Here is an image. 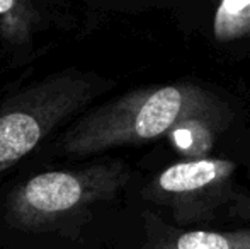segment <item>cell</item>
<instances>
[{
  "mask_svg": "<svg viewBox=\"0 0 250 249\" xmlns=\"http://www.w3.org/2000/svg\"><path fill=\"white\" fill-rule=\"evenodd\" d=\"M196 10L206 38L223 53H240L250 48V0H196L182 12Z\"/></svg>",
  "mask_w": 250,
  "mask_h": 249,
  "instance_id": "cell-6",
  "label": "cell"
},
{
  "mask_svg": "<svg viewBox=\"0 0 250 249\" xmlns=\"http://www.w3.org/2000/svg\"><path fill=\"white\" fill-rule=\"evenodd\" d=\"M96 75L65 70L17 92L0 106V173L107 89Z\"/></svg>",
  "mask_w": 250,
  "mask_h": 249,
  "instance_id": "cell-3",
  "label": "cell"
},
{
  "mask_svg": "<svg viewBox=\"0 0 250 249\" xmlns=\"http://www.w3.org/2000/svg\"><path fill=\"white\" fill-rule=\"evenodd\" d=\"M237 166L228 159L201 157L179 160L165 167L146 186V198L167 206L177 226L213 222L242 215L235 205L249 202V195L235 183ZM240 206V205H238ZM244 210L249 208L242 206Z\"/></svg>",
  "mask_w": 250,
  "mask_h": 249,
  "instance_id": "cell-4",
  "label": "cell"
},
{
  "mask_svg": "<svg viewBox=\"0 0 250 249\" xmlns=\"http://www.w3.org/2000/svg\"><path fill=\"white\" fill-rule=\"evenodd\" d=\"M73 0H0V40L9 53L27 57L36 40L70 17Z\"/></svg>",
  "mask_w": 250,
  "mask_h": 249,
  "instance_id": "cell-5",
  "label": "cell"
},
{
  "mask_svg": "<svg viewBox=\"0 0 250 249\" xmlns=\"http://www.w3.org/2000/svg\"><path fill=\"white\" fill-rule=\"evenodd\" d=\"M230 114L228 106L191 114L179 121L167 133L165 140L182 157V160L208 157L216 138L221 135V130L228 125Z\"/></svg>",
  "mask_w": 250,
  "mask_h": 249,
  "instance_id": "cell-7",
  "label": "cell"
},
{
  "mask_svg": "<svg viewBox=\"0 0 250 249\" xmlns=\"http://www.w3.org/2000/svg\"><path fill=\"white\" fill-rule=\"evenodd\" d=\"M128 180V166L119 160L41 173L14 189L7 202V220L26 230L62 226L96 203L112 200Z\"/></svg>",
  "mask_w": 250,
  "mask_h": 249,
  "instance_id": "cell-2",
  "label": "cell"
},
{
  "mask_svg": "<svg viewBox=\"0 0 250 249\" xmlns=\"http://www.w3.org/2000/svg\"><path fill=\"white\" fill-rule=\"evenodd\" d=\"M227 108L198 82H174L129 91L82 116L62 138L66 156L85 157L121 145L165 138L184 118Z\"/></svg>",
  "mask_w": 250,
  "mask_h": 249,
  "instance_id": "cell-1",
  "label": "cell"
},
{
  "mask_svg": "<svg viewBox=\"0 0 250 249\" xmlns=\"http://www.w3.org/2000/svg\"><path fill=\"white\" fill-rule=\"evenodd\" d=\"M140 249H168L165 244H162L160 241H157V239H153V237H150L148 236V241H146V244L143 248H140Z\"/></svg>",
  "mask_w": 250,
  "mask_h": 249,
  "instance_id": "cell-10",
  "label": "cell"
},
{
  "mask_svg": "<svg viewBox=\"0 0 250 249\" xmlns=\"http://www.w3.org/2000/svg\"><path fill=\"white\" fill-rule=\"evenodd\" d=\"M102 7L116 10H126V12H135V10H146V9H172L184 10L196 0H94Z\"/></svg>",
  "mask_w": 250,
  "mask_h": 249,
  "instance_id": "cell-9",
  "label": "cell"
},
{
  "mask_svg": "<svg viewBox=\"0 0 250 249\" xmlns=\"http://www.w3.org/2000/svg\"><path fill=\"white\" fill-rule=\"evenodd\" d=\"M148 236L168 249H250V229L228 230H179L165 227L153 215H146Z\"/></svg>",
  "mask_w": 250,
  "mask_h": 249,
  "instance_id": "cell-8",
  "label": "cell"
}]
</instances>
